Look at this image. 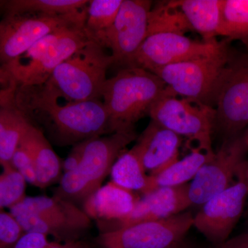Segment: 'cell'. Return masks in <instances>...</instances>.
Masks as SVG:
<instances>
[{
	"instance_id": "cell-1",
	"label": "cell",
	"mask_w": 248,
	"mask_h": 248,
	"mask_svg": "<svg viewBox=\"0 0 248 248\" xmlns=\"http://www.w3.org/2000/svg\"><path fill=\"white\" fill-rule=\"evenodd\" d=\"M11 86L14 104L29 123L60 146L114 133L101 99L71 102L48 82Z\"/></svg>"
},
{
	"instance_id": "cell-2",
	"label": "cell",
	"mask_w": 248,
	"mask_h": 248,
	"mask_svg": "<svg viewBox=\"0 0 248 248\" xmlns=\"http://www.w3.org/2000/svg\"><path fill=\"white\" fill-rule=\"evenodd\" d=\"M166 88L159 77L137 67L121 68L108 79L102 98L112 132L135 130V124L149 115L151 108Z\"/></svg>"
},
{
	"instance_id": "cell-3",
	"label": "cell",
	"mask_w": 248,
	"mask_h": 248,
	"mask_svg": "<svg viewBox=\"0 0 248 248\" xmlns=\"http://www.w3.org/2000/svg\"><path fill=\"white\" fill-rule=\"evenodd\" d=\"M136 139V132L133 130L89 140L79 166L62 176L58 197L71 202H85L102 187L115 161Z\"/></svg>"
},
{
	"instance_id": "cell-4",
	"label": "cell",
	"mask_w": 248,
	"mask_h": 248,
	"mask_svg": "<svg viewBox=\"0 0 248 248\" xmlns=\"http://www.w3.org/2000/svg\"><path fill=\"white\" fill-rule=\"evenodd\" d=\"M107 48L92 40L59 65L48 82L71 102L102 98L109 67L114 60Z\"/></svg>"
},
{
	"instance_id": "cell-5",
	"label": "cell",
	"mask_w": 248,
	"mask_h": 248,
	"mask_svg": "<svg viewBox=\"0 0 248 248\" xmlns=\"http://www.w3.org/2000/svg\"><path fill=\"white\" fill-rule=\"evenodd\" d=\"M231 52L228 45L210 56L162 67L153 73L177 95L215 108Z\"/></svg>"
},
{
	"instance_id": "cell-6",
	"label": "cell",
	"mask_w": 248,
	"mask_h": 248,
	"mask_svg": "<svg viewBox=\"0 0 248 248\" xmlns=\"http://www.w3.org/2000/svg\"><path fill=\"white\" fill-rule=\"evenodd\" d=\"M25 232L71 240L91 226V218L73 202L61 197H27L10 209Z\"/></svg>"
},
{
	"instance_id": "cell-7",
	"label": "cell",
	"mask_w": 248,
	"mask_h": 248,
	"mask_svg": "<svg viewBox=\"0 0 248 248\" xmlns=\"http://www.w3.org/2000/svg\"><path fill=\"white\" fill-rule=\"evenodd\" d=\"M151 120L180 137H186L195 146L212 148L216 110L192 99L180 97L166 88L151 108Z\"/></svg>"
},
{
	"instance_id": "cell-8",
	"label": "cell",
	"mask_w": 248,
	"mask_h": 248,
	"mask_svg": "<svg viewBox=\"0 0 248 248\" xmlns=\"http://www.w3.org/2000/svg\"><path fill=\"white\" fill-rule=\"evenodd\" d=\"M87 7L79 14L64 16L38 14L4 16L0 23L1 65L6 64L20 56L49 34L65 27L85 25Z\"/></svg>"
},
{
	"instance_id": "cell-9",
	"label": "cell",
	"mask_w": 248,
	"mask_h": 248,
	"mask_svg": "<svg viewBox=\"0 0 248 248\" xmlns=\"http://www.w3.org/2000/svg\"><path fill=\"white\" fill-rule=\"evenodd\" d=\"M215 110V130L223 140L244 133L248 126V53L231 50Z\"/></svg>"
},
{
	"instance_id": "cell-10",
	"label": "cell",
	"mask_w": 248,
	"mask_h": 248,
	"mask_svg": "<svg viewBox=\"0 0 248 248\" xmlns=\"http://www.w3.org/2000/svg\"><path fill=\"white\" fill-rule=\"evenodd\" d=\"M248 143L244 133L223 140L218 151L189 184L191 203L203 205L214 196L223 192L234 183L241 170L247 165Z\"/></svg>"
},
{
	"instance_id": "cell-11",
	"label": "cell",
	"mask_w": 248,
	"mask_h": 248,
	"mask_svg": "<svg viewBox=\"0 0 248 248\" xmlns=\"http://www.w3.org/2000/svg\"><path fill=\"white\" fill-rule=\"evenodd\" d=\"M226 41L199 42L173 32L153 34L147 37L125 68L137 67L153 73L162 67L218 53L228 45Z\"/></svg>"
},
{
	"instance_id": "cell-12",
	"label": "cell",
	"mask_w": 248,
	"mask_h": 248,
	"mask_svg": "<svg viewBox=\"0 0 248 248\" xmlns=\"http://www.w3.org/2000/svg\"><path fill=\"white\" fill-rule=\"evenodd\" d=\"M193 223L192 214L180 213L104 232L98 236L97 242L102 248H169L184 241Z\"/></svg>"
},
{
	"instance_id": "cell-13",
	"label": "cell",
	"mask_w": 248,
	"mask_h": 248,
	"mask_svg": "<svg viewBox=\"0 0 248 248\" xmlns=\"http://www.w3.org/2000/svg\"><path fill=\"white\" fill-rule=\"evenodd\" d=\"M247 167L241 170L232 185L203 204L194 217L193 226L216 246L229 239L244 211L248 196Z\"/></svg>"
},
{
	"instance_id": "cell-14",
	"label": "cell",
	"mask_w": 248,
	"mask_h": 248,
	"mask_svg": "<svg viewBox=\"0 0 248 248\" xmlns=\"http://www.w3.org/2000/svg\"><path fill=\"white\" fill-rule=\"evenodd\" d=\"M149 0H123L112 27L96 40L110 50L114 66L125 68L148 37Z\"/></svg>"
},
{
	"instance_id": "cell-15",
	"label": "cell",
	"mask_w": 248,
	"mask_h": 248,
	"mask_svg": "<svg viewBox=\"0 0 248 248\" xmlns=\"http://www.w3.org/2000/svg\"><path fill=\"white\" fill-rule=\"evenodd\" d=\"M192 205L189 197V185L160 187L144 195L128 217L116 222L107 231L143 223L158 221L179 215Z\"/></svg>"
},
{
	"instance_id": "cell-16",
	"label": "cell",
	"mask_w": 248,
	"mask_h": 248,
	"mask_svg": "<svg viewBox=\"0 0 248 248\" xmlns=\"http://www.w3.org/2000/svg\"><path fill=\"white\" fill-rule=\"evenodd\" d=\"M182 137L151 120L135 148L146 172L155 175L179 159Z\"/></svg>"
},
{
	"instance_id": "cell-17",
	"label": "cell",
	"mask_w": 248,
	"mask_h": 248,
	"mask_svg": "<svg viewBox=\"0 0 248 248\" xmlns=\"http://www.w3.org/2000/svg\"><path fill=\"white\" fill-rule=\"evenodd\" d=\"M139 200L133 191L110 182L86 199L84 211L90 218L98 220L102 224L116 223L133 213Z\"/></svg>"
},
{
	"instance_id": "cell-18",
	"label": "cell",
	"mask_w": 248,
	"mask_h": 248,
	"mask_svg": "<svg viewBox=\"0 0 248 248\" xmlns=\"http://www.w3.org/2000/svg\"><path fill=\"white\" fill-rule=\"evenodd\" d=\"M29 121L17 108L13 99L11 86L1 91L0 103V164H11L15 152L29 125Z\"/></svg>"
},
{
	"instance_id": "cell-19",
	"label": "cell",
	"mask_w": 248,
	"mask_h": 248,
	"mask_svg": "<svg viewBox=\"0 0 248 248\" xmlns=\"http://www.w3.org/2000/svg\"><path fill=\"white\" fill-rule=\"evenodd\" d=\"M35 164L38 187L45 188L55 182L61 173L60 158L42 130L30 124L21 140Z\"/></svg>"
},
{
	"instance_id": "cell-20",
	"label": "cell",
	"mask_w": 248,
	"mask_h": 248,
	"mask_svg": "<svg viewBox=\"0 0 248 248\" xmlns=\"http://www.w3.org/2000/svg\"><path fill=\"white\" fill-rule=\"evenodd\" d=\"M190 154L178 159L161 172L150 176V184L147 194L160 187H175L193 180L203 165L215 155L213 150L195 146Z\"/></svg>"
},
{
	"instance_id": "cell-21",
	"label": "cell",
	"mask_w": 248,
	"mask_h": 248,
	"mask_svg": "<svg viewBox=\"0 0 248 248\" xmlns=\"http://www.w3.org/2000/svg\"><path fill=\"white\" fill-rule=\"evenodd\" d=\"M193 31L203 41H217L221 23V0H174Z\"/></svg>"
},
{
	"instance_id": "cell-22",
	"label": "cell",
	"mask_w": 248,
	"mask_h": 248,
	"mask_svg": "<svg viewBox=\"0 0 248 248\" xmlns=\"http://www.w3.org/2000/svg\"><path fill=\"white\" fill-rule=\"evenodd\" d=\"M87 0H1L6 15L38 14L47 16L76 14L86 9Z\"/></svg>"
},
{
	"instance_id": "cell-23",
	"label": "cell",
	"mask_w": 248,
	"mask_h": 248,
	"mask_svg": "<svg viewBox=\"0 0 248 248\" xmlns=\"http://www.w3.org/2000/svg\"><path fill=\"white\" fill-rule=\"evenodd\" d=\"M112 182L130 191L148 192L150 176L147 175L135 146L117 159L110 172Z\"/></svg>"
},
{
	"instance_id": "cell-24",
	"label": "cell",
	"mask_w": 248,
	"mask_h": 248,
	"mask_svg": "<svg viewBox=\"0 0 248 248\" xmlns=\"http://www.w3.org/2000/svg\"><path fill=\"white\" fill-rule=\"evenodd\" d=\"M218 35L239 40L248 49V0H221Z\"/></svg>"
},
{
	"instance_id": "cell-25",
	"label": "cell",
	"mask_w": 248,
	"mask_h": 248,
	"mask_svg": "<svg viewBox=\"0 0 248 248\" xmlns=\"http://www.w3.org/2000/svg\"><path fill=\"white\" fill-rule=\"evenodd\" d=\"M190 31L193 30L174 0L161 1L152 7L148 19V37L159 32L186 35Z\"/></svg>"
},
{
	"instance_id": "cell-26",
	"label": "cell",
	"mask_w": 248,
	"mask_h": 248,
	"mask_svg": "<svg viewBox=\"0 0 248 248\" xmlns=\"http://www.w3.org/2000/svg\"><path fill=\"white\" fill-rule=\"evenodd\" d=\"M123 0H92L88 5L85 30L96 40L115 22Z\"/></svg>"
},
{
	"instance_id": "cell-27",
	"label": "cell",
	"mask_w": 248,
	"mask_h": 248,
	"mask_svg": "<svg viewBox=\"0 0 248 248\" xmlns=\"http://www.w3.org/2000/svg\"><path fill=\"white\" fill-rule=\"evenodd\" d=\"M0 176V207L11 209L26 199L27 180L12 164L2 166Z\"/></svg>"
},
{
	"instance_id": "cell-28",
	"label": "cell",
	"mask_w": 248,
	"mask_h": 248,
	"mask_svg": "<svg viewBox=\"0 0 248 248\" xmlns=\"http://www.w3.org/2000/svg\"><path fill=\"white\" fill-rule=\"evenodd\" d=\"M22 226L11 213H0V248H14L25 234Z\"/></svg>"
},
{
	"instance_id": "cell-29",
	"label": "cell",
	"mask_w": 248,
	"mask_h": 248,
	"mask_svg": "<svg viewBox=\"0 0 248 248\" xmlns=\"http://www.w3.org/2000/svg\"><path fill=\"white\" fill-rule=\"evenodd\" d=\"M11 164L32 186L38 187L37 172L31 155L24 147L19 145L15 152Z\"/></svg>"
},
{
	"instance_id": "cell-30",
	"label": "cell",
	"mask_w": 248,
	"mask_h": 248,
	"mask_svg": "<svg viewBox=\"0 0 248 248\" xmlns=\"http://www.w3.org/2000/svg\"><path fill=\"white\" fill-rule=\"evenodd\" d=\"M78 245L72 242L62 245L51 242L46 235L37 232H25L14 248H78Z\"/></svg>"
},
{
	"instance_id": "cell-31",
	"label": "cell",
	"mask_w": 248,
	"mask_h": 248,
	"mask_svg": "<svg viewBox=\"0 0 248 248\" xmlns=\"http://www.w3.org/2000/svg\"><path fill=\"white\" fill-rule=\"evenodd\" d=\"M89 140L79 142L73 147L68 157L63 161V169L64 170V173L74 170L79 166L80 163L82 161L85 148Z\"/></svg>"
},
{
	"instance_id": "cell-32",
	"label": "cell",
	"mask_w": 248,
	"mask_h": 248,
	"mask_svg": "<svg viewBox=\"0 0 248 248\" xmlns=\"http://www.w3.org/2000/svg\"><path fill=\"white\" fill-rule=\"evenodd\" d=\"M215 248H248V233L231 238Z\"/></svg>"
},
{
	"instance_id": "cell-33",
	"label": "cell",
	"mask_w": 248,
	"mask_h": 248,
	"mask_svg": "<svg viewBox=\"0 0 248 248\" xmlns=\"http://www.w3.org/2000/svg\"><path fill=\"white\" fill-rule=\"evenodd\" d=\"M169 248H195L191 246L190 245L187 244V243L184 242L182 241V242L179 243V244L175 245V246H172V247Z\"/></svg>"
},
{
	"instance_id": "cell-34",
	"label": "cell",
	"mask_w": 248,
	"mask_h": 248,
	"mask_svg": "<svg viewBox=\"0 0 248 248\" xmlns=\"http://www.w3.org/2000/svg\"><path fill=\"white\" fill-rule=\"evenodd\" d=\"M244 135L245 137H246V141H247L248 143V128L247 129V130H245Z\"/></svg>"
},
{
	"instance_id": "cell-35",
	"label": "cell",
	"mask_w": 248,
	"mask_h": 248,
	"mask_svg": "<svg viewBox=\"0 0 248 248\" xmlns=\"http://www.w3.org/2000/svg\"><path fill=\"white\" fill-rule=\"evenodd\" d=\"M246 179H247V184H248V164L247 167V171H246Z\"/></svg>"
}]
</instances>
